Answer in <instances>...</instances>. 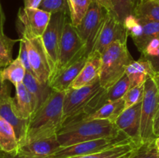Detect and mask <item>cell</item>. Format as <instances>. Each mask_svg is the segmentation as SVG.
<instances>
[{"instance_id": "6da1fadb", "label": "cell", "mask_w": 159, "mask_h": 158, "mask_svg": "<svg viewBox=\"0 0 159 158\" xmlns=\"http://www.w3.org/2000/svg\"><path fill=\"white\" fill-rule=\"evenodd\" d=\"M65 92L52 91L46 102L31 116L26 136L20 144L57 135L63 125V102Z\"/></svg>"}, {"instance_id": "7a4b0ae2", "label": "cell", "mask_w": 159, "mask_h": 158, "mask_svg": "<svg viewBox=\"0 0 159 158\" xmlns=\"http://www.w3.org/2000/svg\"><path fill=\"white\" fill-rule=\"evenodd\" d=\"M121 133L110 121L94 119L65 124L57 133V137L61 147H64L85 141L116 137Z\"/></svg>"}, {"instance_id": "3957f363", "label": "cell", "mask_w": 159, "mask_h": 158, "mask_svg": "<svg viewBox=\"0 0 159 158\" xmlns=\"http://www.w3.org/2000/svg\"><path fill=\"white\" fill-rule=\"evenodd\" d=\"M134 61L127 43L116 41L102 54L99 83L103 89L108 90L125 74L126 69Z\"/></svg>"}, {"instance_id": "277c9868", "label": "cell", "mask_w": 159, "mask_h": 158, "mask_svg": "<svg viewBox=\"0 0 159 158\" xmlns=\"http://www.w3.org/2000/svg\"><path fill=\"white\" fill-rule=\"evenodd\" d=\"M103 88L99 81L80 88H69L65 92L63 102V124L82 114L86 107Z\"/></svg>"}, {"instance_id": "5b68a950", "label": "cell", "mask_w": 159, "mask_h": 158, "mask_svg": "<svg viewBox=\"0 0 159 158\" xmlns=\"http://www.w3.org/2000/svg\"><path fill=\"white\" fill-rule=\"evenodd\" d=\"M84 54H86L85 43L79 36L75 26L72 25L71 20L68 19L64 26L58 60L54 74Z\"/></svg>"}, {"instance_id": "8992f818", "label": "cell", "mask_w": 159, "mask_h": 158, "mask_svg": "<svg viewBox=\"0 0 159 158\" xmlns=\"http://www.w3.org/2000/svg\"><path fill=\"white\" fill-rule=\"evenodd\" d=\"M134 143L124 133L116 137L102 138V139H94V140L85 141L79 143L68 147H61L56 151L51 158H72L77 156H85L97 153L116 146L124 145L127 143ZM136 146V145H135Z\"/></svg>"}, {"instance_id": "52a82bcc", "label": "cell", "mask_w": 159, "mask_h": 158, "mask_svg": "<svg viewBox=\"0 0 159 158\" xmlns=\"http://www.w3.org/2000/svg\"><path fill=\"white\" fill-rule=\"evenodd\" d=\"M159 111V94L155 81L149 77L144 83V94L141 107V136L142 143L155 140L154 120Z\"/></svg>"}, {"instance_id": "ba28073f", "label": "cell", "mask_w": 159, "mask_h": 158, "mask_svg": "<svg viewBox=\"0 0 159 158\" xmlns=\"http://www.w3.org/2000/svg\"><path fill=\"white\" fill-rule=\"evenodd\" d=\"M68 17H70L69 14L65 12L51 14L48 27L42 36L43 45L49 59L51 77L54 74L57 66L64 26Z\"/></svg>"}, {"instance_id": "9c48e42d", "label": "cell", "mask_w": 159, "mask_h": 158, "mask_svg": "<svg viewBox=\"0 0 159 158\" xmlns=\"http://www.w3.org/2000/svg\"><path fill=\"white\" fill-rule=\"evenodd\" d=\"M106 13L107 10L102 6L92 2L82 22L76 27L79 36L85 43L87 56L93 51Z\"/></svg>"}, {"instance_id": "30bf717a", "label": "cell", "mask_w": 159, "mask_h": 158, "mask_svg": "<svg viewBox=\"0 0 159 158\" xmlns=\"http://www.w3.org/2000/svg\"><path fill=\"white\" fill-rule=\"evenodd\" d=\"M26 46L30 64L34 76L41 83L48 84L51 77L49 59L41 37L27 38L21 36Z\"/></svg>"}, {"instance_id": "8fae6325", "label": "cell", "mask_w": 159, "mask_h": 158, "mask_svg": "<svg viewBox=\"0 0 159 158\" xmlns=\"http://www.w3.org/2000/svg\"><path fill=\"white\" fill-rule=\"evenodd\" d=\"M128 37L124 23L118 20L116 14L107 11L93 51H98L102 54L114 42L121 41L127 43Z\"/></svg>"}, {"instance_id": "7c38bea8", "label": "cell", "mask_w": 159, "mask_h": 158, "mask_svg": "<svg viewBox=\"0 0 159 158\" xmlns=\"http://www.w3.org/2000/svg\"><path fill=\"white\" fill-rule=\"evenodd\" d=\"M51 14L40 9L20 8L18 23L21 36L27 38L41 37L51 20Z\"/></svg>"}, {"instance_id": "4fadbf2b", "label": "cell", "mask_w": 159, "mask_h": 158, "mask_svg": "<svg viewBox=\"0 0 159 158\" xmlns=\"http://www.w3.org/2000/svg\"><path fill=\"white\" fill-rule=\"evenodd\" d=\"M124 25L141 53L151 40L159 37V22L140 20L130 15L124 20Z\"/></svg>"}, {"instance_id": "5bb4252c", "label": "cell", "mask_w": 159, "mask_h": 158, "mask_svg": "<svg viewBox=\"0 0 159 158\" xmlns=\"http://www.w3.org/2000/svg\"><path fill=\"white\" fill-rule=\"evenodd\" d=\"M141 107L142 102L124 110L115 121L118 129L124 133L136 147L143 143L141 136Z\"/></svg>"}, {"instance_id": "9a60e30c", "label": "cell", "mask_w": 159, "mask_h": 158, "mask_svg": "<svg viewBox=\"0 0 159 158\" xmlns=\"http://www.w3.org/2000/svg\"><path fill=\"white\" fill-rule=\"evenodd\" d=\"M87 59L88 56L84 54L54 74L48 82L53 91H66L85 66Z\"/></svg>"}, {"instance_id": "2e32d148", "label": "cell", "mask_w": 159, "mask_h": 158, "mask_svg": "<svg viewBox=\"0 0 159 158\" xmlns=\"http://www.w3.org/2000/svg\"><path fill=\"white\" fill-rule=\"evenodd\" d=\"M0 116L12 125L20 145L26 138L30 119H24L19 115L11 96L0 102Z\"/></svg>"}, {"instance_id": "e0dca14e", "label": "cell", "mask_w": 159, "mask_h": 158, "mask_svg": "<svg viewBox=\"0 0 159 158\" xmlns=\"http://www.w3.org/2000/svg\"><path fill=\"white\" fill-rule=\"evenodd\" d=\"M61 147L57 135H54L45 139L20 144L17 155L34 157H51Z\"/></svg>"}, {"instance_id": "ac0fdd59", "label": "cell", "mask_w": 159, "mask_h": 158, "mask_svg": "<svg viewBox=\"0 0 159 158\" xmlns=\"http://www.w3.org/2000/svg\"><path fill=\"white\" fill-rule=\"evenodd\" d=\"M102 54L98 51H93L88 55V59L85 66L80 71L75 80L72 82L70 88H80L91 85L99 81Z\"/></svg>"}, {"instance_id": "d6986e66", "label": "cell", "mask_w": 159, "mask_h": 158, "mask_svg": "<svg viewBox=\"0 0 159 158\" xmlns=\"http://www.w3.org/2000/svg\"><path fill=\"white\" fill-rule=\"evenodd\" d=\"M125 74L130 80V88L144 85L149 77L155 76V73L147 60L142 57L138 60H134L127 66Z\"/></svg>"}, {"instance_id": "ffe728a7", "label": "cell", "mask_w": 159, "mask_h": 158, "mask_svg": "<svg viewBox=\"0 0 159 158\" xmlns=\"http://www.w3.org/2000/svg\"><path fill=\"white\" fill-rule=\"evenodd\" d=\"M23 82L35 101L36 111H37L51 95L53 91L52 88L49 86L48 83H41L34 76V74L28 71H26Z\"/></svg>"}, {"instance_id": "44dd1931", "label": "cell", "mask_w": 159, "mask_h": 158, "mask_svg": "<svg viewBox=\"0 0 159 158\" xmlns=\"http://www.w3.org/2000/svg\"><path fill=\"white\" fill-rule=\"evenodd\" d=\"M15 88L16 96L14 101L17 112L21 117L30 119L36 111L35 101L23 82L16 85Z\"/></svg>"}, {"instance_id": "7402d4cb", "label": "cell", "mask_w": 159, "mask_h": 158, "mask_svg": "<svg viewBox=\"0 0 159 158\" xmlns=\"http://www.w3.org/2000/svg\"><path fill=\"white\" fill-rule=\"evenodd\" d=\"M19 150V142L12 125L0 116V151L16 156Z\"/></svg>"}, {"instance_id": "603a6c76", "label": "cell", "mask_w": 159, "mask_h": 158, "mask_svg": "<svg viewBox=\"0 0 159 158\" xmlns=\"http://www.w3.org/2000/svg\"><path fill=\"white\" fill-rule=\"evenodd\" d=\"M124 111V102L123 99L116 102H107L97 111L87 116L82 121L94 120V119H107L114 123L120 115Z\"/></svg>"}, {"instance_id": "cb8c5ba5", "label": "cell", "mask_w": 159, "mask_h": 158, "mask_svg": "<svg viewBox=\"0 0 159 158\" xmlns=\"http://www.w3.org/2000/svg\"><path fill=\"white\" fill-rule=\"evenodd\" d=\"M1 77L3 81H10L14 86L23 81L26 70L19 57L12 60L7 67L0 71Z\"/></svg>"}, {"instance_id": "d4e9b609", "label": "cell", "mask_w": 159, "mask_h": 158, "mask_svg": "<svg viewBox=\"0 0 159 158\" xmlns=\"http://www.w3.org/2000/svg\"><path fill=\"white\" fill-rule=\"evenodd\" d=\"M133 15L140 20L159 22V2L153 0H142L135 7Z\"/></svg>"}, {"instance_id": "484cf974", "label": "cell", "mask_w": 159, "mask_h": 158, "mask_svg": "<svg viewBox=\"0 0 159 158\" xmlns=\"http://www.w3.org/2000/svg\"><path fill=\"white\" fill-rule=\"evenodd\" d=\"M135 147H137L135 144L130 143L124 145L116 146L92 154L72 158H120L133 151Z\"/></svg>"}, {"instance_id": "4316f807", "label": "cell", "mask_w": 159, "mask_h": 158, "mask_svg": "<svg viewBox=\"0 0 159 158\" xmlns=\"http://www.w3.org/2000/svg\"><path fill=\"white\" fill-rule=\"evenodd\" d=\"M20 40H14L8 37L0 27V71L7 67L12 61V48L16 42Z\"/></svg>"}, {"instance_id": "83f0119b", "label": "cell", "mask_w": 159, "mask_h": 158, "mask_svg": "<svg viewBox=\"0 0 159 158\" xmlns=\"http://www.w3.org/2000/svg\"><path fill=\"white\" fill-rule=\"evenodd\" d=\"M91 0H68L69 15L71 23L77 27L86 14Z\"/></svg>"}, {"instance_id": "f1b7e54d", "label": "cell", "mask_w": 159, "mask_h": 158, "mask_svg": "<svg viewBox=\"0 0 159 158\" xmlns=\"http://www.w3.org/2000/svg\"><path fill=\"white\" fill-rule=\"evenodd\" d=\"M130 80L127 74H125L115 85L107 90L106 98H107V102H116L123 99L124 95L130 89Z\"/></svg>"}, {"instance_id": "f546056e", "label": "cell", "mask_w": 159, "mask_h": 158, "mask_svg": "<svg viewBox=\"0 0 159 158\" xmlns=\"http://www.w3.org/2000/svg\"><path fill=\"white\" fill-rule=\"evenodd\" d=\"M141 57L150 63L155 74L159 73V37L148 43L141 52Z\"/></svg>"}, {"instance_id": "4dcf8cb0", "label": "cell", "mask_w": 159, "mask_h": 158, "mask_svg": "<svg viewBox=\"0 0 159 158\" xmlns=\"http://www.w3.org/2000/svg\"><path fill=\"white\" fill-rule=\"evenodd\" d=\"M130 158H159V150L155 145V139L137 147L132 151Z\"/></svg>"}, {"instance_id": "1f68e13d", "label": "cell", "mask_w": 159, "mask_h": 158, "mask_svg": "<svg viewBox=\"0 0 159 158\" xmlns=\"http://www.w3.org/2000/svg\"><path fill=\"white\" fill-rule=\"evenodd\" d=\"M114 12L118 20L124 23L127 16L134 14V6L131 0H111Z\"/></svg>"}, {"instance_id": "d6a6232c", "label": "cell", "mask_w": 159, "mask_h": 158, "mask_svg": "<svg viewBox=\"0 0 159 158\" xmlns=\"http://www.w3.org/2000/svg\"><path fill=\"white\" fill-rule=\"evenodd\" d=\"M144 94V84L130 88L123 97L124 110L136 104L142 102Z\"/></svg>"}, {"instance_id": "836d02e7", "label": "cell", "mask_w": 159, "mask_h": 158, "mask_svg": "<svg viewBox=\"0 0 159 158\" xmlns=\"http://www.w3.org/2000/svg\"><path fill=\"white\" fill-rule=\"evenodd\" d=\"M38 9L51 14L57 12L69 14L68 0H42Z\"/></svg>"}, {"instance_id": "e575fe53", "label": "cell", "mask_w": 159, "mask_h": 158, "mask_svg": "<svg viewBox=\"0 0 159 158\" xmlns=\"http://www.w3.org/2000/svg\"><path fill=\"white\" fill-rule=\"evenodd\" d=\"M20 51H19V58L20 59V60L22 61L23 64L24 65L25 68H26V71L28 72H30L34 74L32 71V68H31L29 60V57H28V52L27 49H26V46L25 44L24 41H23L22 39H20Z\"/></svg>"}, {"instance_id": "d590c367", "label": "cell", "mask_w": 159, "mask_h": 158, "mask_svg": "<svg viewBox=\"0 0 159 158\" xmlns=\"http://www.w3.org/2000/svg\"><path fill=\"white\" fill-rule=\"evenodd\" d=\"M9 97H10V90L6 82L3 81L2 79L0 72V102Z\"/></svg>"}, {"instance_id": "8d00e7d4", "label": "cell", "mask_w": 159, "mask_h": 158, "mask_svg": "<svg viewBox=\"0 0 159 158\" xmlns=\"http://www.w3.org/2000/svg\"><path fill=\"white\" fill-rule=\"evenodd\" d=\"M91 1L100 5L101 6H102V7H103L106 10L108 11V12H111L115 13L113 4H112L111 2V0H91Z\"/></svg>"}, {"instance_id": "74e56055", "label": "cell", "mask_w": 159, "mask_h": 158, "mask_svg": "<svg viewBox=\"0 0 159 158\" xmlns=\"http://www.w3.org/2000/svg\"><path fill=\"white\" fill-rule=\"evenodd\" d=\"M42 0H23L25 8L38 9Z\"/></svg>"}, {"instance_id": "f35d334b", "label": "cell", "mask_w": 159, "mask_h": 158, "mask_svg": "<svg viewBox=\"0 0 159 158\" xmlns=\"http://www.w3.org/2000/svg\"><path fill=\"white\" fill-rule=\"evenodd\" d=\"M153 133L155 136V139L159 137V111L158 114L156 115L154 120V125H153Z\"/></svg>"}, {"instance_id": "ab89813d", "label": "cell", "mask_w": 159, "mask_h": 158, "mask_svg": "<svg viewBox=\"0 0 159 158\" xmlns=\"http://www.w3.org/2000/svg\"><path fill=\"white\" fill-rule=\"evenodd\" d=\"M5 21H6V16H5L4 12H3L2 8L0 4V27H3Z\"/></svg>"}, {"instance_id": "60d3db41", "label": "cell", "mask_w": 159, "mask_h": 158, "mask_svg": "<svg viewBox=\"0 0 159 158\" xmlns=\"http://www.w3.org/2000/svg\"><path fill=\"white\" fill-rule=\"evenodd\" d=\"M153 80L154 81H155V85H156V88L157 89H158V94H159V73L155 74V76L153 77Z\"/></svg>"}, {"instance_id": "b9f144b4", "label": "cell", "mask_w": 159, "mask_h": 158, "mask_svg": "<svg viewBox=\"0 0 159 158\" xmlns=\"http://www.w3.org/2000/svg\"><path fill=\"white\" fill-rule=\"evenodd\" d=\"M12 158H51V157H34V156H23V155H16L15 156H12Z\"/></svg>"}, {"instance_id": "7bdbcfd3", "label": "cell", "mask_w": 159, "mask_h": 158, "mask_svg": "<svg viewBox=\"0 0 159 158\" xmlns=\"http://www.w3.org/2000/svg\"><path fill=\"white\" fill-rule=\"evenodd\" d=\"M131 1H132V2H133L134 6V9H135V7H136V6H138V5L139 4V3L141 2L142 0H131Z\"/></svg>"}, {"instance_id": "ee69618b", "label": "cell", "mask_w": 159, "mask_h": 158, "mask_svg": "<svg viewBox=\"0 0 159 158\" xmlns=\"http://www.w3.org/2000/svg\"><path fill=\"white\" fill-rule=\"evenodd\" d=\"M155 145H156L157 148L159 150V137L157 138V139H155Z\"/></svg>"}, {"instance_id": "f6af8a7d", "label": "cell", "mask_w": 159, "mask_h": 158, "mask_svg": "<svg viewBox=\"0 0 159 158\" xmlns=\"http://www.w3.org/2000/svg\"><path fill=\"white\" fill-rule=\"evenodd\" d=\"M135 148H136V147H135ZM131 153L132 152H130V153H129L128 154L125 155V156H122V157H120V158H130V154H131Z\"/></svg>"}, {"instance_id": "bcb514c9", "label": "cell", "mask_w": 159, "mask_h": 158, "mask_svg": "<svg viewBox=\"0 0 159 158\" xmlns=\"http://www.w3.org/2000/svg\"><path fill=\"white\" fill-rule=\"evenodd\" d=\"M153 1H156V2H159V0H153Z\"/></svg>"}, {"instance_id": "7dc6e473", "label": "cell", "mask_w": 159, "mask_h": 158, "mask_svg": "<svg viewBox=\"0 0 159 158\" xmlns=\"http://www.w3.org/2000/svg\"></svg>"}]
</instances>
